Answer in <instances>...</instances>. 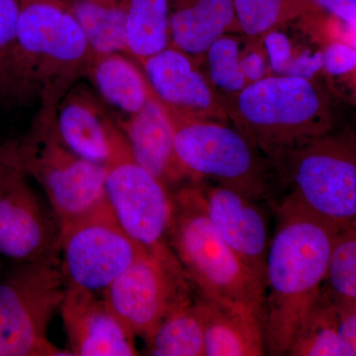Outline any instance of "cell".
<instances>
[{
    "label": "cell",
    "instance_id": "25",
    "mask_svg": "<svg viewBox=\"0 0 356 356\" xmlns=\"http://www.w3.org/2000/svg\"><path fill=\"white\" fill-rule=\"evenodd\" d=\"M95 55L128 56L126 18L121 0H67Z\"/></svg>",
    "mask_w": 356,
    "mask_h": 356
},
{
    "label": "cell",
    "instance_id": "8",
    "mask_svg": "<svg viewBox=\"0 0 356 356\" xmlns=\"http://www.w3.org/2000/svg\"><path fill=\"white\" fill-rule=\"evenodd\" d=\"M60 264L18 262L0 281V356H70L51 343L49 325L64 302Z\"/></svg>",
    "mask_w": 356,
    "mask_h": 356
},
{
    "label": "cell",
    "instance_id": "2",
    "mask_svg": "<svg viewBox=\"0 0 356 356\" xmlns=\"http://www.w3.org/2000/svg\"><path fill=\"white\" fill-rule=\"evenodd\" d=\"M229 124L276 163L337 124L332 90L315 77L275 74L222 95Z\"/></svg>",
    "mask_w": 356,
    "mask_h": 356
},
{
    "label": "cell",
    "instance_id": "31",
    "mask_svg": "<svg viewBox=\"0 0 356 356\" xmlns=\"http://www.w3.org/2000/svg\"><path fill=\"white\" fill-rule=\"evenodd\" d=\"M264 41L271 69L277 74H284L292 58L289 40L282 33L273 30L264 36Z\"/></svg>",
    "mask_w": 356,
    "mask_h": 356
},
{
    "label": "cell",
    "instance_id": "14",
    "mask_svg": "<svg viewBox=\"0 0 356 356\" xmlns=\"http://www.w3.org/2000/svg\"><path fill=\"white\" fill-rule=\"evenodd\" d=\"M211 221L234 254L266 285V218L255 199L222 186L203 188Z\"/></svg>",
    "mask_w": 356,
    "mask_h": 356
},
{
    "label": "cell",
    "instance_id": "28",
    "mask_svg": "<svg viewBox=\"0 0 356 356\" xmlns=\"http://www.w3.org/2000/svg\"><path fill=\"white\" fill-rule=\"evenodd\" d=\"M325 281L332 294L356 299V220L337 231Z\"/></svg>",
    "mask_w": 356,
    "mask_h": 356
},
{
    "label": "cell",
    "instance_id": "26",
    "mask_svg": "<svg viewBox=\"0 0 356 356\" xmlns=\"http://www.w3.org/2000/svg\"><path fill=\"white\" fill-rule=\"evenodd\" d=\"M287 355L341 356L339 323L327 288H322L300 324Z\"/></svg>",
    "mask_w": 356,
    "mask_h": 356
},
{
    "label": "cell",
    "instance_id": "24",
    "mask_svg": "<svg viewBox=\"0 0 356 356\" xmlns=\"http://www.w3.org/2000/svg\"><path fill=\"white\" fill-rule=\"evenodd\" d=\"M234 33L224 35L206 51L208 79L218 92L232 95L266 76V65L259 51L243 55Z\"/></svg>",
    "mask_w": 356,
    "mask_h": 356
},
{
    "label": "cell",
    "instance_id": "19",
    "mask_svg": "<svg viewBox=\"0 0 356 356\" xmlns=\"http://www.w3.org/2000/svg\"><path fill=\"white\" fill-rule=\"evenodd\" d=\"M198 296L204 315V356L266 355L264 323L254 311Z\"/></svg>",
    "mask_w": 356,
    "mask_h": 356
},
{
    "label": "cell",
    "instance_id": "7",
    "mask_svg": "<svg viewBox=\"0 0 356 356\" xmlns=\"http://www.w3.org/2000/svg\"><path fill=\"white\" fill-rule=\"evenodd\" d=\"M168 116L178 159L196 182L211 178L255 200L278 186L271 161L234 126Z\"/></svg>",
    "mask_w": 356,
    "mask_h": 356
},
{
    "label": "cell",
    "instance_id": "33",
    "mask_svg": "<svg viewBox=\"0 0 356 356\" xmlns=\"http://www.w3.org/2000/svg\"><path fill=\"white\" fill-rule=\"evenodd\" d=\"M344 79H350V98L356 105V69L353 72H350V74H348V76H344Z\"/></svg>",
    "mask_w": 356,
    "mask_h": 356
},
{
    "label": "cell",
    "instance_id": "16",
    "mask_svg": "<svg viewBox=\"0 0 356 356\" xmlns=\"http://www.w3.org/2000/svg\"><path fill=\"white\" fill-rule=\"evenodd\" d=\"M116 122L136 161L170 191L187 182H196L178 159L172 123L152 89L139 112Z\"/></svg>",
    "mask_w": 356,
    "mask_h": 356
},
{
    "label": "cell",
    "instance_id": "12",
    "mask_svg": "<svg viewBox=\"0 0 356 356\" xmlns=\"http://www.w3.org/2000/svg\"><path fill=\"white\" fill-rule=\"evenodd\" d=\"M194 290L175 254L147 252L104 290L103 299L135 337L146 341Z\"/></svg>",
    "mask_w": 356,
    "mask_h": 356
},
{
    "label": "cell",
    "instance_id": "5",
    "mask_svg": "<svg viewBox=\"0 0 356 356\" xmlns=\"http://www.w3.org/2000/svg\"><path fill=\"white\" fill-rule=\"evenodd\" d=\"M285 200L339 228L356 220V130L337 124L275 165Z\"/></svg>",
    "mask_w": 356,
    "mask_h": 356
},
{
    "label": "cell",
    "instance_id": "4",
    "mask_svg": "<svg viewBox=\"0 0 356 356\" xmlns=\"http://www.w3.org/2000/svg\"><path fill=\"white\" fill-rule=\"evenodd\" d=\"M20 104L58 106L88 77L95 53L67 0H19Z\"/></svg>",
    "mask_w": 356,
    "mask_h": 356
},
{
    "label": "cell",
    "instance_id": "22",
    "mask_svg": "<svg viewBox=\"0 0 356 356\" xmlns=\"http://www.w3.org/2000/svg\"><path fill=\"white\" fill-rule=\"evenodd\" d=\"M242 34L250 38L264 37L281 26L303 21L320 30L329 14L312 0H233Z\"/></svg>",
    "mask_w": 356,
    "mask_h": 356
},
{
    "label": "cell",
    "instance_id": "17",
    "mask_svg": "<svg viewBox=\"0 0 356 356\" xmlns=\"http://www.w3.org/2000/svg\"><path fill=\"white\" fill-rule=\"evenodd\" d=\"M57 124L72 151L91 163H107L119 126L92 90L79 83L70 88L58 102Z\"/></svg>",
    "mask_w": 356,
    "mask_h": 356
},
{
    "label": "cell",
    "instance_id": "21",
    "mask_svg": "<svg viewBox=\"0 0 356 356\" xmlns=\"http://www.w3.org/2000/svg\"><path fill=\"white\" fill-rule=\"evenodd\" d=\"M194 291L173 306L145 341L149 355L204 356L202 305Z\"/></svg>",
    "mask_w": 356,
    "mask_h": 356
},
{
    "label": "cell",
    "instance_id": "10",
    "mask_svg": "<svg viewBox=\"0 0 356 356\" xmlns=\"http://www.w3.org/2000/svg\"><path fill=\"white\" fill-rule=\"evenodd\" d=\"M147 252L122 229L105 197L63 227L60 269L67 286L103 293Z\"/></svg>",
    "mask_w": 356,
    "mask_h": 356
},
{
    "label": "cell",
    "instance_id": "29",
    "mask_svg": "<svg viewBox=\"0 0 356 356\" xmlns=\"http://www.w3.org/2000/svg\"><path fill=\"white\" fill-rule=\"evenodd\" d=\"M331 295L339 323V353L356 356V299Z\"/></svg>",
    "mask_w": 356,
    "mask_h": 356
},
{
    "label": "cell",
    "instance_id": "13",
    "mask_svg": "<svg viewBox=\"0 0 356 356\" xmlns=\"http://www.w3.org/2000/svg\"><path fill=\"white\" fill-rule=\"evenodd\" d=\"M140 69L168 115L187 120L229 124L221 96L191 56L168 46L147 58Z\"/></svg>",
    "mask_w": 356,
    "mask_h": 356
},
{
    "label": "cell",
    "instance_id": "15",
    "mask_svg": "<svg viewBox=\"0 0 356 356\" xmlns=\"http://www.w3.org/2000/svg\"><path fill=\"white\" fill-rule=\"evenodd\" d=\"M60 311L72 355H139L135 334L96 293L67 286Z\"/></svg>",
    "mask_w": 356,
    "mask_h": 356
},
{
    "label": "cell",
    "instance_id": "11",
    "mask_svg": "<svg viewBox=\"0 0 356 356\" xmlns=\"http://www.w3.org/2000/svg\"><path fill=\"white\" fill-rule=\"evenodd\" d=\"M29 178L13 142L0 145V255L17 262L60 264L62 225Z\"/></svg>",
    "mask_w": 356,
    "mask_h": 356
},
{
    "label": "cell",
    "instance_id": "1",
    "mask_svg": "<svg viewBox=\"0 0 356 356\" xmlns=\"http://www.w3.org/2000/svg\"><path fill=\"white\" fill-rule=\"evenodd\" d=\"M277 218L267 254L264 320L266 351L274 356L288 355L320 294L339 229L285 199Z\"/></svg>",
    "mask_w": 356,
    "mask_h": 356
},
{
    "label": "cell",
    "instance_id": "20",
    "mask_svg": "<svg viewBox=\"0 0 356 356\" xmlns=\"http://www.w3.org/2000/svg\"><path fill=\"white\" fill-rule=\"evenodd\" d=\"M88 79L99 97L123 116L139 112L149 98V83L135 60L120 53L95 55Z\"/></svg>",
    "mask_w": 356,
    "mask_h": 356
},
{
    "label": "cell",
    "instance_id": "32",
    "mask_svg": "<svg viewBox=\"0 0 356 356\" xmlns=\"http://www.w3.org/2000/svg\"><path fill=\"white\" fill-rule=\"evenodd\" d=\"M325 13L343 21L346 24L356 26V0H312Z\"/></svg>",
    "mask_w": 356,
    "mask_h": 356
},
{
    "label": "cell",
    "instance_id": "27",
    "mask_svg": "<svg viewBox=\"0 0 356 356\" xmlns=\"http://www.w3.org/2000/svg\"><path fill=\"white\" fill-rule=\"evenodd\" d=\"M19 0H0V102L20 105Z\"/></svg>",
    "mask_w": 356,
    "mask_h": 356
},
{
    "label": "cell",
    "instance_id": "18",
    "mask_svg": "<svg viewBox=\"0 0 356 356\" xmlns=\"http://www.w3.org/2000/svg\"><path fill=\"white\" fill-rule=\"evenodd\" d=\"M170 46L197 62L218 39L241 33L233 0H168Z\"/></svg>",
    "mask_w": 356,
    "mask_h": 356
},
{
    "label": "cell",
    "instance_id": "23",
    "mask_svg": "<svg viewBox=\"0 0 356 356\" xmlns=\"http://www.w3.org/2000/svg\"><path fill=\"white\" fill-rule=\"evenodd\" d=\"M128 57L140 65L170 44L168 0H121Z\"/></svg>",
    "mask_w": 356,
    "mask_h": 356
},
{
    "label": "cell",
    "instance_id": "30",
    "mask_svg": "<svg viewBox=\"0 0 356 356\" xmlns=\"http://www.w3.org/2000/svg\"><path fill=\"white\" fill-rule=\"evenodd\" d=\"M325 74L332 77H344L356 69V49L341 41L325 44L323 51Z\"/></svg>",
    "mask_w": 356,
    "mask_h": 356
},
{
    "label": "cell",
    "instance_id": "3",
    "mask_svg": "<svg viewBox=\"0 0 356 356\" xmlns=\"http://www.w3.org/2000/svg\"><path fill=\"white\" fill-rule=\"evenodd\" d=\"M168 242L198 294L252 309L264 323L266 285L215 228L198 182H187L172 191Z\"/></svg>",
    "mask_w": 356,
    "mask_h": 356
},
{
    "label": "cell",
    "instance_id": "9",
    "mask_svg": "<svg viewBox=\"0 0 356 356\" xmlns=\"http://www.w3.org/2000/svg\"><path fill=\"white\" fill-rule=\"evenodd\" d=\"M104 166L105 197L122 229L147 252L173 254L168 242L172 191L136 161L120 127Z\"/></svg>",
    "mask_w": 356,
    "mask_h": 356
},
{
    "label": "cell",
    "instance_id": "6",
    "mask_svg": "<svg viewBox=\"0 0 356 356\" xmlns=\"http://www.w3.org/2000/svg\"><path fill=\"white\" fill-rule=\"evenodd\" d=\"M13 147L28 177L43 188L62 229L104 200L105 166L67 146L58 132L57 106L40 104L29 130Z\"/></svg>",
    "mask_w": 356,
    "mask_h": 356
}]
</instances>
